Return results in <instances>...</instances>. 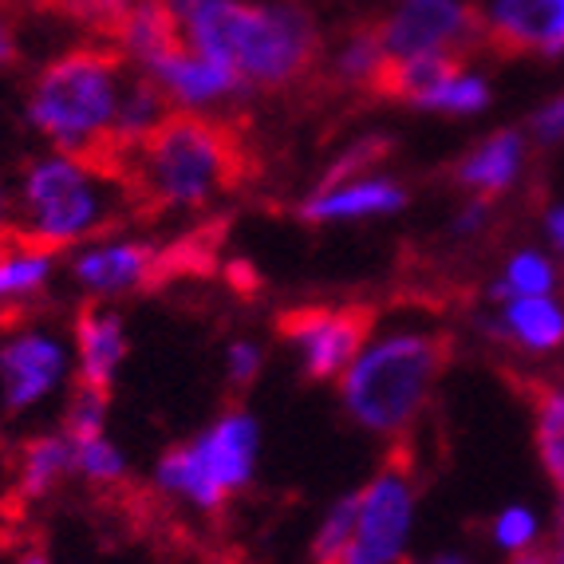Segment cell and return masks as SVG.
<instances>
[{"label":"cell","mask_w":564,"mask_h":564,"mask_svg":"<svg viewBox=\"0 0 564 564\" xmlns=\"http://www.w3.org/2000/svg\"><path fill=\"white\" fill-rule=\"evenodd\" d=\"M509 564H564V553L556 545H536L533 553H525V556H518V561H509Z\"/></svg>","instance_id":"obj_40"},{"label":"cell","mask_w":564,"mask_h":564,"mask_svg":"<svg viewBox=\"0 0 564 564\" xmlns=\"http://www.w3.org/2000/svg\"><path fill=\"white\" fill-rule=\"evenodd\" d=\"M72 474H76V443H72V434L44 431L32 434L29 443H20L12 486H17V498L32 506V501L52 498Z\"/></svg>","instance_id":"obj_20"},{"label":"cell","mask_w":564,"mask_h":564,"mask_svg":"<svg viewBox=\"0 0 564 564\" xmlns=\"http://www.w3.org/2000/svg\"><path fill=\"white\" fill-rule=\"evenodd\" d=\"M122 162L47 151L20 174V237L44 249H79L115 221Z\"/></svg>","instance_id":"obj_5"},{"label":"cell","mask_w":564,"mask_h":564,"mask_svg":"<svg viewBox=\"0 0 564 564\" xmlns=\"http://www.w3.org/2000/svg\"><path fill=\"white\" fill-rule=\"evenodd\" d=\"M56 281V249L9 237L0 241V316H17L32 301H40Z\"/></svg>","instance_id":"obj_18"},{"label":"cell","mask_w":564,"mask_h":564,"mask_svg":"<svg viewBox=\"0 0 564 564\" xmlns=\"http://www.w3.org/2000/svg\"><path fill=\"white\" fill-rule=\"evenodd\" d=\"M414 564H481V561H474V556H466V553H431Z\"/></svg>","instance_id":"obj_41"},{"label":"cell","mask_w":564,"mask_h":564,"mask_svg":"<svg viewBox=\"0 0 564 564\" xmlns=\"http://www.w3.org/2000/svg\"><path fill=\"white\" fill-rule=\"evenodd\" d=\"M9 529H12V521H9V509H0V545L9 541Z\"/></svg>","instance_id":"obj_44"},{"label":"cell","mask_w":564,"mask_h":564,"mask_svg":"<svg viewBox=\"0 0 564 564\" xmlns=\"http://www.w3.org/2000/svg\"><path fill=\"white\" fill-rule=\"evenodd\" d=\"M387 64H391V56H387L383 40H379V29L376 24H367V29H356L348 40H344V47L332 56L328 72H332V84H339V87L376 91Z\"/></svg>","instance_id":"obj_26"},{"label":"cell","mask_w":564,"mask_h":564,"mask_svg":"<svg viewBox=\"0 0 564 564\" xmlns=\"http://www.w3.org/2000/svg\"><path fill=\"white\" fill-rule=\"evenodd\" d=\"M356 518H359V489L356 494H344L328 506V513L316 525V536H312V561L316 564H332L344 549L351 545L356 536Z\"/></svg>","instance_id":"obj_28"},{"label":"cell","mask_w":564,"mask_h":564,"mask_svg":"<svg viewBox=\"0 0 564 564\" xmlns=\"http://www.w3.org/2000/svg\"><path fill=\"white\" fill-rule=\"evenodd\" d=\"M189 446L206 462V470L217 478V486L234 498V494L253 486L257 478V466H261V423H257L253 411L234 406V411L217 414Z\"/></svg>","instance_id":"obj_15"},{"label":"cell","mask_w":564,"mask_h":564,"mask_svg":"<svg viewBox=\"0 0 564 564\" xmlns=\"http://www.w3.org/2000/svg\"><path fill=\"white\" fill-rule=\"evenodd\" d=\"M533 451L545 481L564 494V383L533 391Z\"/></svg>","instance_id":"obj_25"},{"label":"cell","mask_w":564,"mask_h":564,"mask_svg":"<svg viewBox=\"0 0 564 564\" xmlns=\"http://www.w3.org/2000/svg\"><path fill=\"white\" fill-rule=\"evenodd\" d=\"M182 44H186V24H182V9L174 0H134L122 29L115 32V47L134 67H147L151 59L166 56Z\"/></svg>","instance_id":"obj_19"},{"label":"cell","mask_w":564,"mask_h":564,"mask_svg":"<svg viewBox=\"0 0 564 564\" xmlns=\"http://www.w3.org/2000/svg\"><path fill=\"white\" fill-rule=\"evenodd\" d=\"M154 489L162 498L178 501V506L198 509V513H221L229 494L217 486V478L206 470V462L194 454V446H170L154 462Z\"/></svg>","instance_id":"obj_22"},{"label":"cell","mask_w":564,"mask_h":564,"mask_svg":"<svg viewBox=\"0 0 564 564\" xmlns=\"http://www.w3.org/2000/svg\"><path fill=\"white\" fill-rule=\"evenodd\" d=\"M525 134H529V142H533V147H545V151L564 147V91H556L553 99H545V104L529 115V131Z\"/></svg>","instance_id":"obj_33"},{"label":"cell","mask_w":564,"mask_h":564,"mask_svg":"<svg viewBox=\"0 0 564 564\" xmlns=\"http://www.w3.org/2000/svg\"><path fill=\"white\" fill-rule=\"evenodd\" d=\"M241 170V142L226 122L198 111H170L159 131L127 159V186L147 206L189 214L237 186Z\"/></svg>","instance_id":"obj_3"},{"label":"cell","mask_w":564,"mask_h":564,"mask_svg":"<svg viewBox=\"0 0 564 564\" xmlns=\"http://www.w3.org/2000/svg\"><path fill=\"white\" fill-rule=\"evenodd\" d=\"M72 351H76V383L111 391L119 367L127 364L131 336L111 304L87 301L72 324Z\"/></svg>","instance_id":"obj_17"},{"label":"cell","mask_w":564,"mask_h":564,"mask_svg":"<svg viewBox=\"0 0 564 564\" xmlns=\"http://www.w3.org/2000/svg\"><path fill=\"white\" fill-rule=\"evenodd\" d=\"M564 289V261L541 245H518L509 249L506 261H501L498 276L489 281L486 301H513V296H545V292H561Z\"/></svg>","instance_id":"obj_23"},{"label":"cell","mask_w":564,"mask_h":564,"mask_svg":"<svg viewBox=\"0 0 564 564\" xmlns=\"http://www.w3.org/2000/svg\"><path fill=\"white\" fill-rule=\"evenodd\" d=\"M489 104H494V87H489V79L481 76V72H474V67H466V59H462V64H454L446 76L434 79L411 107L431 111V115H451V119H470V115L486 111Z\"/></svg>","instance_id":"obj_24"},{"label":"cell","mask_w":564,"mask_h":564,"mask_svg":"<svg viewBox=\"0 0 564 564\" xmlns=\"http://www.w3.org/2000/svg\"><path fill=\"white\" fill-rule=\"evenodd\" d=\"M12 564H52V556H47L44 549L32 545V549H20V556Z\"/></svg>","instance_id":"obj_42"},{"label":"cell","mask_w":564,"mask_h":564,"mask_svg":"<svg viewBox=\"0 0 564 564\" xmlns=\"http://www.w3.org/2000/svg\"><path fill=\"white\" fill-rule=\"evenodd\" d=\"M47 9L67 17L79 29L95 32V36H111L122 29L127 12L134 9V0H47Z\"/></svg>","instance_id":"obj_30"},{"label":"cell","mask_w":564,"mask_h":564,"mask_svg":"<svg viewBox=\"0 0 564 564\" xmlns=\"http://www.w3.org/2000/svg\"><path fill=\"white\" fill-rule=\"evenodd\" d=\"M76 376L72 336L36 321H20L0 336V403L9 414H24L56 399Z\"/></svg>","instance_id":"obj_6"},{"label":"cell","mask_w":564,"mask_h":564,"mask_svg":"<svg viewBox=\"0 0 564 564\" xmlns=\"http://www.w3.org/2000/svg\"><path fill=\"white\" fill-rule=\"evenodd\" d=\"M419 525V486L406 466H383L359 489L351 545L332 564H403Z\"/></svg>","instance_id":"obj_7"},{"label":"cell","mask_w":564,"mask_h":564,"mask_svg":"<svg viewBox=\"0 0 564 564\" xmlns=\"http://www.w3.org/2000/svg\"><path fill=\"white\" fill-rule=\"evenodd\" d=\"M387 154H391V139H383V134H364V139L348 142V151L324 170L321 182H344V178H359V174H376L371 166H379Z\"/></svg>","instance_id":"obj_32"},{"label":"cell","mask_w":564,"mask_h":564,"mask_svg":"<svg viewBox=\"0 0 564 564\" xmlns=\"http://www.w3.org/2000/svg\"><path fill=\"white\" fill-rule=\"evenodd\" d=\"M186 44L249 84L289 91L316 72L324 36L301 0H189L182 9Z\"/></svg>","instance_id":"obj_1"},{"label":"cell","mask_w":564,"mask_h":564,"mask_svg":"<svg viewBox=\"0 0 564 564\" xmlns=\"http://www.w3.org/2000/svg\"><path fill=\"white\" fill-rule=\"evenodd\" d=\"M131 470V462L119 446L107 438V434H95V438H79L76 443V474L91 486H119Z\"/></svg>","instance_id":"obj_29"},{"label":"cell","mask_w":564,"mask_h":564,"mask_svg":"<svg viewBox=\"0 0 564 564\" xmlns=\"http://www.w3.org/2000/svg\"><path fill=\"white\" fill-rule=\"evenodd\" d=\"M371 312L367 308H296L281 316V336L312 383H339L359 348L371 336Z\"/></svg>","instance_id":"obj_10"},{"label":"cell","mask_w":564,"mask_h":564,"mask_svg":"<svg viewBox=\"0 0 564 564\" xmlns=\"http://www.w3.org/2000/svg\"><path fill=\"white\" fill-rule=\"evenodd\" d=\"M9 9H47V0H0Z\"/></svg>","instance_id":"obj_43"},{"label":"cell","mask_w":564,"mask_h":564,"mask_svg":"<svg viewBox=\"0 0 564 564\" xmlns=\"http://www.w3.org/2000/svg\"><path fill=\"white\" fill-rule=\"evenodd\" d=\"M541 241L564 261V194L545 202V209H541Z\"/></svg>","instance_id":"obj_36"},{"label":"cell","mask_w":564,"mask_h":564,"mask_svg":"<svg viewBox=\"0 0 564 564\" xmlns=\"http://www.w3.org/2000/svg\"><path fill=\"white\" fill-rule=\"evenodd\" d=\"M529 170V134L501 127V131L486 134L454 162L451 178L466 198H489L498 202L521 186Z\"/></svg>","instance_id":"obj_16"},{"label":"cell","mask_w":564,"mask_h":564,"mask_svg":"<svg viewBox=\"0 0 564 564\" xmlns=\"http://www.w3.org/2000/svg\"><path fill=\"white\" fill-rule=\"evenodd\" d=\"M387 56L406 59L423 52L470 56L486 44V20L466 0H403L391 17L376 20Z\"/></svg>","instance_id":"obj_8"},{"label":"cell","mask_w":564,"mask_h":564,"mask_svg":"<svg viewBox=\"0 0 564 564\" xmlns=\"http://www.w3.org/2000/svg\"><path fill=\"white\" fill-rule=\"evenodd\" d=\"M170 269V253H162L154 241L142 237H95V241L72 249L67 276L79 296L99 304L127 301L134 292L154 289Z\"/></svg>","instance_id":"obj_9"},{"label":"cell","mask_w":564,"mask_h":564,"mask_svg":"<svg viewBox=\"0 0 564 564\" xmlns=\"http://www.w3.org/2000/svg\"><path fill=\"white\" fill-rule=\"evenodd\" d=\"M494 226V202L489 198H466L451 217V237L454 241H478Z\"/></svg>","instance_id":"obj_35"},{"label":"cell","mask_w":564,"mask_h":564,"mask_svg":"<svg viewBox=\"0 0 564 564\" xmlns=\"http://www.w3.org/2000/svg\"><path fill=\"white\" fill-rule=\"evenodd\" d=\"M481 20L501 56H564V0H489Z\"/></svg>","instance_id":"obj_14"},{"label":"cell","mask_w":564,"mask_h":564,"mask_svg":"<svg viewBox=\"0 0 564 564\" xmlns=\"http://www.w3.org/2000/svg\"><path fill=\"white\" fill-rule=\"evenodd\" d=\"M545 541L564 553V494H556V506H553V513H549V533H545Z\"/></svg>","instance_id":"obj_39"},{"label":"cell","mask_w":564,"mask_h":564,"mask_svg":"<svg viewBox=\"0 0 564 564\" xmlns=\"http://www.w3.org/2000/svg\"><path fill=\"white\" fill-rule=\"evenodd\" d=\"M264 371V348L257 339H234L226 348V379L234 387L257 383V376Z\"/></svg>","instance_id":"obj_34"},{"label":"cell","mask_w":564,"mask_h":564,"mask_svg":"<svg viewBox=\"0 0 564 564\" xmlns=\"http://www.w3.org/2000/svg\"><path fill=\"white\" fill-rule=\"evenodd\" d=\"M174 4H178V9H186V4H189V0H174Z\"/></svg>","instance_id":"obj_45"},{"label":"cell","mask_w":564,"mask_h":564,"mask_svg":"<svg viewBox=\"0 0 564 564\" xmlns=\"http://www.w3.org/2000/svg\"><path fill=\"white\" fill-rule=\"evenodd\" d=\"M139 72H147V76L166 91V99H170L174 111L209 115V111L234 104V99H241V95L249 91V84H245L237 72H229L226 64L206 59L189 44H182V47H174V52H166V56L151 59V64L139 67Z\"/></svg>","instance_id":"obj_12"},{"label":"cell","mask_w":564,"mask_h":564,"mask_svg":"<svg viewBox=\"0 0 564 564\" xmlns=\"http://www.w3.org/2000/svg\"><path fill=\"white\" fill-rule=\"evenodd\" d=\"M64 431L72 434V443L95 438V434H107V391L104 387L76 383V391H72V399H67V406H64Z\"/></svg>","instance_id":"obj_31"},{"label":"cell","mask_w":564,"mask_h":564,"mask_svg":"<svg viewBox=\"0 0 564 564\" xmlns=\"http://www.w3.org/2000/svg\"><path fill=\"white\" fill-rule=\"evenodd\" d=\"M478 336L494 348H509L529 359H549L564 351V296H513V301L489 304L474 321Z\"/></svg>","instance_id":"obj_11"},{"label":"cell","mask_w":564,"mask_h":564,"mask_svg":"<svg viewBox=\"0 0 564 564\" xmlns=\"http://www.w3.org/2000/svg\"><path fill=\"white\" fill-rule=\"evenodd\" d=\"M20 64V40H17V24L9 20V12L0 9V72Z\"/></svg>","instance_id":"obj_38"},{"label":"cell","mask_w":564,"mask_h":564,"mask_svg":"<svg viewBox=\"0 0 564 564\" xmlns=\"http://www.w3.org/2000/svg\"><path fill=\"white\" fill-rule=\"evenodd\" d=\"M20 237V189L0 174V241Z\"/></svg>","instance_id":"obj_37"},{"label":"cell","mask_w":564,"mask_h":564,"mask_svg":"<svg viewBox=\"0 0 564 564\" xmlns=\"http://www.w3.org/2000/svg\"><path fill=\"white\" fill-rule=\"evenodd\" d=\"M122 84L127 72L119 47H67L36 72L24 115L52 142V151L111 159Z\"/></svg>","instance_id":"obj_4"},{"label":"cell","mask_w":564,"mask_h":564,"mask_svg":"<svg viewBox=\"0 0 564 564\" xmlns=\"http://www.w3.org/2000/svg\"><path fill=\"white\" fill-rule=\"evenodd\" d=\"M549 533V518L529 501H509L501 506L486 525V541L489 549L506 561H518V556L533 553L536 545H545Z\"/></svg>","instance_id":"obj_27"},{"label":"cell","mask_w":564,"mask_h":564,"mask_svg":"<svg viewBox=\"0 0 564 564\" xmlns=\"http://www.w3.org/2000/svg\"><path fill=\"white\" fill-rule=\"evenodd\" d=\"M174 111L159 84H154L147 72H134L127 84H122L119 115H115V131H111V159L127 162L142 142L151 139V131H159L162 119Z\"/></svg>","instance_id":"obj_21"},{"label":"cell","mask_w":564,"mask_h":564,"mask_svg":"<svg viewBox=\"0 0 564 564\" xmlns=\"http://www.w3.org/2000/svg\"><path fill=\"white\" fill-rule=\"evenodd\" d=\"M451 359V339L431 324H391L367 336L359 356L339 376V406L359 431L406 438L434 399Z\"/></svg>","instance_id":"obj_2"},{"label":"cell","mask_w":564,"mask_h":564,"mask_svg":"<svg viewBox=\"0 0 564 564\" xmlns=\"http://www.w3.org/2000/svg\"><path fill=\"white\" fill-rule=\"evenodd\" d=\"M411 206V189L387 174H359L344 182H321L301 202V221L308 226H351V221H379Z\"/></svg>","instance_id":"obj_13"}]
</instances>
